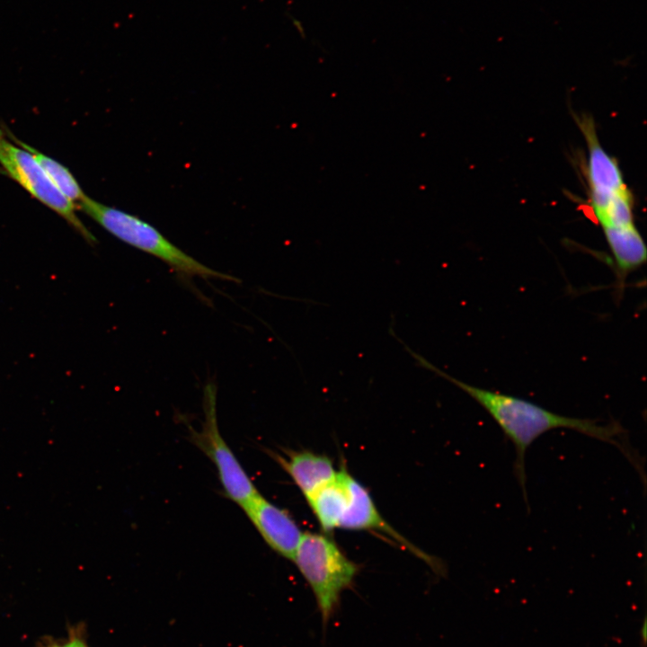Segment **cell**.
Wrapping results in <instances>:
<instances>
[{
    "label": "cell",
    "instance_id": "obj_1",
    "mask_svg": "<svg viewBox=\"0 0 647 647\" xmlns=\"http://www.w3.org/2000/svg\"><path fill=\"white\" fill-rule=\"evenodd\" d=\"M403 346L418 367L452 383L474 400L512 442L516 451L514 471L526 502L527 450L536 439L552 430L569 429L609 443L617 448L639 473L643 471L639 456L630 445L626 430L617 421L602 423L598 420L564 416L526 399L467 384L441 370L405 343Z\"/></svg>",
    "mask_w": 647,
    "mask_h": 647
},
{
    "label": "cell",
    "instance_id": "obj_2",
    "mask_svg": "<svg viewBox=\"0 0 647 647\" xmlns=\"http://www.w3.org/2000/svg\"><path fill=\"white\" fill-rule=\"evenodd\" d=\"M78 203L80 209L112 235L161 260L182 277L237 281L231 275L201 263L136 215L102 204L86 195Z\"/></svg>",
    "mask_w": 647,
    "mask_h": 647
},
{
    "label": "cell",
    "instance_id": "obj_3",
    "mask_svg": "<svg viewBox=\"0 0 647 647\" xmlns=\"http://www.w3.org/2000/svg\"><path fill=\"white\" fill-rule=\"evenodd\" d=\"M292 561L312 589L326 627L341 593L352 586L359 566L329 536L313 532L303 534Z\"/></svg>",
    "mask_w": 647,
    "mask_h": 647
},
{
    "label": "cell",
    "instance_id": "obj_4",
    "mask_svg": "<svg viewBox=\"0 0 647 647\" xmlns=\"http://www.w3.org/2000/svg\"><path fill=\"white\" fill-rule=\"evenodd\" d=\"M204 421L191 439L214 464L224 493L244 509L260 492L220 434L217 418V387L208 382L203 391Z\"/></svg>",
    "mask_w": 647,
    "mask_h": 647
},
{
    "label": "cell",
    "instance_id": "obj_5",
    "mask_svg": "<svg viewBox=\"0 0 647 647\" xmlns=\"http://www.w3.org/2000/svg\"><path fill=\"white\" fill-rule=\"evenodd\" d=\"M0 165L31 196L67 221L90 243L94 235L75 214L76 206L50 181L34 156L18 144H13L0 129Z\"/></svg>",
    "mask_w": 647,
    "mask_h": 647
},
{
    "label": "cell",
    "instance_id": "obj_6",
    "mask_svg": "<svg viewBox=\"0 0 647 647\" xmlns=\"http://www.w3.org/2000/svg\"><path fill=\"white\" fill-rule=\"evenodd\" d=\"M349 489L350 502L339 528L382 533L422 559L434 572L442 573L444 568L437 559L423 553L388 524L381 516L368 491L351 474L349 477Z\"/></svg>",
    "mask_w": 647,
    "mask_h": 647
},
{
    "label": "cell",
    "instance_id": "obj_7",
    "mask_svg": "<svg viewBox=\"0 0 647 647\" xmlns=\"http://www.w3.org/2000/svg\"><path fill=\"white\" fill-rule=\"evenodd\" d=\"M243 510L268 546L292 561L304 533L289 513L261 494Z\"/></svg>",
    "mask_w": 647,
    "mask_h": 647
},
{
    "label": "cell",
    "instance_id": "obj_8",
    "mask_svg": "<svg viewBox=\"0 0 647 647\" xmlns=\"http://www.w3.org/2000/svg\"><path fill=\"white\" fill-rule=\"evenodd\" d=\"M273 456L305 498L332 481L338 472L328 456L309 450L288 451L285 456L277 454Z\"/></svg>",
    "mask_w": 647,
    "mask_h": 647
},
{
    "label": "cell",
    "instance_id": "obj_9",
    "mask_svg": "<svg viewBox=\"0 0 647 647\" xmlns=\"http://www.w3.org/2000/svg\"><path fill=\"white\" fill-rule=\"evenodd\" d=\"M342 466L336 476L306 499L323 531L339 528V524L350 502L349 477Z\"/></svg>",
    "mask_w": 647,
    "mask_h": 647
},
{
    "label": "cell",
    "instance_id": "obj_10",
    "mask_svg": "<svg viewBox=\"0 0 647 647\" xmlns=\"http://www.w3.org/2000/svg\"><path fill=\"white\" fill-rule=\"evenodd\" d=\"M20 146L29 151L41 166L54 185L72 202H79L85 194L69 170L53 158L13 137Z\"/></svg>",
    "mask_w": 647,
    "mask_h": 647
},
{
    "label": "cell",
    "instance_id": "obj_11",
    "mask_svg": "<svg viewBox=\"0 0 647 647\" xmlns=\"http://www.w3.org/2000/svg\"><path fill=\"white\" fill-rule=\"evenodd\" d=\"M54 647H87L85 643L77 636H72L68 641L63 644H59Z\"/></svg>",
    "mask_w": 647,
    "mask_h": 647
},
{
    "label": "cell",
    "instance_id": "obj_12",
    "mask_svg": "<svg viewBox=\"0 0 647 647\" xmlns=\"http://www.w3.org/2000/svg\"><path fill=\"white\" fill-rule=\"evenodd\" d=\"M640 638L642 642V647H645L646 642H647V621L646 617H644L643 625L640 629Z\"/></svg>",
    "mask_w": 647,
    "mask_h": 647
}]
</instances>
